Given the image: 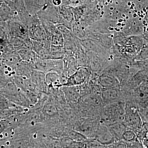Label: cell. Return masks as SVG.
<instances>
[{
    "instance_id": "obj_5",
    "label": "cell",
    "mask_w": 148,
    "mask_h": 148,
    "mask_svg": "<svg viewBox=\"0 0 148 148\" xmlns=\"http://www.w3.org/2000/svg\"><path fill=\"white\" fill-rule=\"evenodd\" d=\"M119 94L116 88L106 89L101 92L102 102L105 106L117 102Z\"/></svg>"
},
{
    "instance_id": "obj_18",
    "label": "cell",
    "mask_w": 148,
    "mask_h": 148,
    "mask_svg": "<svg viewBox=\"0 0 148 148\" xmlns=\"http://www.w3.org/2000/svg\"><path fill=\"white\" fill-rule=\"evenodd\" d=\"M104 14V12H102V14Z\"/></svg>"
},
{
    "instance_id": "obj_14",
    "label": "cell",
    "mask_w": 148,
    "mask_h": 148,
    "mask_svg": "<svg viewBox=\"0 0 148 148\" xmlns=\"http://www.w3.org/2000/svg\"><path fill=\"white\" fill-rule=\"evenodd\" d=\"M110 9L111 10H112L113 9V8H111Z\"/></svg>"
},
{
    "instance_id": "obj_3",
    "label": "cell",
    "mask_w": 148,
    "mask_h": 148,
    "mask_svg": "<svg viewBox=\"0 0 148 148\" xmlns=\"http://www.w3.org/2000/svg\"><path fill=\"white\" fill-rule=\"evenodd\" d=\"M95 139L100 144L104 145L112 144L115 140L108 125L102 122L98 124Z\"/></svg>"
},
{
    "instance_id": "obj_2",
    "label": "cell",
    "mask_w": 148,
    "mask_h": 148,
    "mask_svg": "<svg viewBox=\"0 0 148 148\" xmlns=\"http://www.w3.org/2000/svg\"><path fill=\"white\" fill-rule=\"evenodd\" d=\"M127 127L131 129H140L141 126V120L140 115L134 107L130 104H125L124 121Z\"/></svg>"
},
{
    "instance_id": "obj_4",
    "label": "cell",
    "mask_w": 148,
    "mask_h": 148,
    "mask_svg": "<svg viewBox=\"0 0 148 148\" xmlns=\"http://www.w3.org/2000/svg\"><path fill=\"white\" fill-rule=\"evenodd\" d=\"M98 125H95L91 121H84L77 125L76 131L80 132L85 137L89 138H95Z\"/></svg>"
},
{
    "instance_id": "obj_26",
    "label": "cell",
    "mask_w": 148,
    "mask_h": 148,
    "mask_svg": "<svg viewBox=\"0 0 148 148\" xmlns=\"http://www.w3.org/2000/svg\"><path fill=\"white\" fill-rule=\"evenodd\" d=\"M147 30L148 31V29H147Z\"/></svg>"
},
{
    "instance_id": "obj_20",
    "label": "cell",
    "mask_w": 148,
    "mask_h": 148,
    "mask_svg": "<svg viewBox=\"0 0 148 148\" xmlns=\"http://www.w3.org/2000/svg\"><path fill=\"white\" fill-rule=\"evenodd\" d=\"M128 5H130V3H128Z\"/></svg>"
},
{
    "instance_id": "obj_19",
    "label": "cell",
    "mask_w": 148,
    "mask_h": 148,
    "mask_svg": "<svg viewBox=\"0 0 148 148\" xmlns=\"http://www.w3.org/2000/svg\"><path fill=\"white\" fill-rule=\"evenodd\" d=\"M141 17H144V16H143V15H141Z\"/></svg>"
},
{
    "instance_id": "obj_27",
    "label": "cell",
    "mask_w": 148,
    "mask_h": 148,
    "mask_svg": "<svg viewBox=\"0 0 148 148\" xmlns=\"http://www.w3.org/2000/svg\"><path fill=\"white\" fill-rule=\"evenodd\" d=\"M112 1H113V0H112Z\"/></svg>"
},
{
    "instance_id": "obj_9",
    "label": "cell",
    "mask_w": 148,
    "mask_h": 148,
    "mask_svg": "<svg viewBox=\"0 0 148 148\" xmlns=\"http://www.w3.org/2000/svg\"><path fill=\"white\" fill-rule=\"evenodd\" d=\"M69 136L72 140L78 143L84 142L86 139V137H85L84 135L76 130L71 131L70 133Z\"/></svg>"
},
{
    "instance_id": "obj_8",
    "label": "cell",
    "mask_w": 148,
    "mask_h": 148,
    "mask_svg": "<svg viewBox=\"0 0 148 148\" xmlns=\"http://www.w3.org/2000/svg\"><path fill=\"white\" fill-rule=\"evenodd\" d=\"M86 75V72L81 69L76 73L71 79L69 80L66 85L67 86H75L81 84L84 82Z\"/></svg>"
},
{
    "instance_id": "obj_1",
    "label": "cell",
    "mask_w": 148,
    "mask_h": 148,
    "mask_svg": "<svg viewBox=\"0 0 148 148\" xmlns=\"http://www.w3.org/2000/svg\"><path fill=\"white\" fill-rule=\"evenodd\" d=\"M125 104L116 102L105 106L102 114L103 123L107 125L119 122H123Z\"/></svg>"
},
{
    "instance_id": "obj_24",
    "label": "cell",
    "mask_w": 148,
    "mask_h": 148,
    "mask_svg": "<svg viewBox=\"0 0 148 148\" xmlns=\"http://www.w3.org/2000/svg\"><path fill=\"white\" fill-rule=\"evenodd\" d=\"M110 0H108V2H110Z\"/></svg>"
},
{
    "instance_id": "obj_15",
    "label": "cell",
    "mask_w": 148,
    "mask_h": 148,
    "mask_svg": "<svg viewBox=\"0 0 148 148\" xmlns=\"http://www.w3.org/2000/svg\"><path fill=\"white\" fill-rule=\"evenodd\" d=\"M136 16V14H134V17H135V16Z\"/></svg>"
},
{
    "instance_id": "obj_21",
    "label": "cell",
    "mask_w": 148,
    "mask_h": 148,
    "mask_svg": "<svg viewBox=\"0 0 148 148\" xmlns=\"http://www.w3.org/2000/svg\"><path fill=\"white\" fill-rule=\"evenodd\" d=\"M139 20H142V18H139Z\"/></svg>"
},
{
    "instance_id": "obj_10",
    "label": "cell",
    "mask_w": 148,
    "mask_h": 148,
    "mask_svg": "<svg viewBox=\"0 0 148 148\" xmlns=\"http://www.w3.org/2000/svg\"><path fill=\"white\" fill-rule=\"evenodd\" d=\"M135 138V134L132 130L130 129H126L122 137L121 140L125 142H131Z\"/></svg>"
},
{
    "instance_id": "obj_17",
    "label": "cell",
    "mask_w": 148,
    "mask_h": 148,
    "mask_svg": "<svg viewBox=\"0 0 148 148\" xmlns=\"http://www.w3.org/2000/svg\"><path fill=\"white\" fill-rule=\"evenodd\" d=\"M141 12V13H142V14L143 13V11H142Z\"/></svg>"
},
{
    "instance_id": "obj_13",
    "label": "cell",
    "mask_w": 148,
    "mask_h": 148,
    "mask_svg": "<svg viewBox=\"0 0 148 148\" xmlns=\"http://www.w3.org/2000/svg\"><path fill=\"white\" fill-rule=\"evenodd\" d=\"M146 23V21H143V24H145Z\"/></svg>"
},
{
    "instance_id": "obj_22",
    "label": "cell",
    "mask_w": 148,
    "mask_h": 148,
    "mask_svg": "<svg viewBox=\"0 0 148 148\" xmlns=\"http://www.w3.org/2000/svg\"><path fill=\"white\" fill-rule=\"evenodd\" d=\"M145 25L146 26H147V24H145Z\"/></svg>"
},
{
    "instance_id": "obj_11",
    "label": "cell",
    "mask_w": 148,
    "mask_h": 148,
    "mask_svg": "<svg viewBox=\"0 0 148 148\" xmlns=\"http://www.w3.org/2000/svg\"><path fill=\"white\" fill-rule=\"evenodd\" d=\"M30 146L29 142L25 140L16 141L14 144V148H29Z\"/></svg>"
},
{
    "instance_id": "obj_7",
    "label": "cell",
    "mask_w": 148,
    "mask_h": 148,
    "mask_svg": "<svg viewBox=\"0 0 148 148\" xmlns=\"http://www.w3.org/2000/svg\"><path fill=\"white\" fill-rule=\"evenodd\" d=\"M64 92L67 100L71 103L77 102L80 96L79 89L74 86H68V87L65 88Z\"/></svg>"
},
{
    "instance_id": "obj_6",
    "label": "cell",
    "mask_w": 148,
    "mask_h": 148,
    "mask_svg": "<svg viewBox=\"0 0 148 148\" xmlns=\"http://www.w3.org/2000/svg\"><path fill=\"white\" fill-rule=\"evenodd\" d=\"M110 131L115 139H121L123 135L127 129L123 122H119L108 125Z\"/></svg>"
},
{
    "instance_id": "obj_23",
    "label": "cell",
    "mask_w": 148,
    "mask_h": 148,
    "mask_svg": "<svg viewBox=\"0 0 148 148\" xmlns=\"http://www.w3.org/2000/svg\"><path fill=\"white\" fill-rule=\"evenodd\" d=\"M98 10H100V8L98 9Z\"/></svg>"
},
{
    "instance_id": "obj_16",
    "label": "cell",
    "mask_w": 148,
    "mask_h": 148,
    "mask_svg": "<svg viewBox=\"0 0 148 148\" xmlns=\"http://www.w3.org/2000/svg\"><path fill=\"white\" fill-rule=\"evenodd\" d=\"M144 11H145V12L146 11V10H145V8L144 9Z\"/></svg>"
},
{
    "instance_id": "obj_12",
    "label": "cell",
    "mask_w": 148,
    "mask_h": 148,
    "mask_svg": "<svg viewBox=\"0 0 148 148\" xmlns=\"http://www.w3.org/2000/svg\"><path fill=\"white\" fill-rule=\"evenodd\" d=\"M61 0H53V3H54L55 5H59L61 3Z\"/></svg>"
},
{
    "instance_id": "obj_25",
    "label": "cell",
    "mask_w": 148,
    "mask_h": 148,
    "mask_svg": "<svg viewBox=\"0 0 148 148\" xmlns=\"http://www.w3.org/2000/svg\"><path fill=\"white\" fill-rule=\"evenodd\" d=\"M147 10H148V8H147Z\"/></svg>"
}]
</instances>
